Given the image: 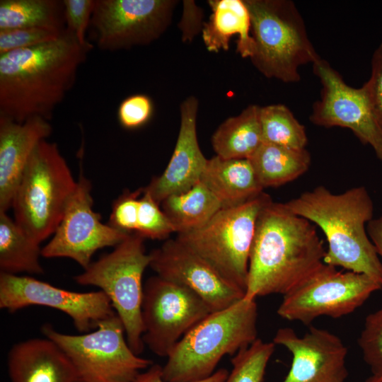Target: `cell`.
<instances>
[{"label": "cell", "instance_id": "cell-10", "mask_svg": "<svg viewBox=\"0 0 382 382\" xmlns=\"http://www.w3.org/2000/svg\"><path fill=\"white\" fill-rule=\"evenodd\" d=\"M381 288V282L365 274L339 271L323 263L283 296L277 313L305 325L320 316L338 318L354 312Z\"/></svg>", "mask_w": 382, "mask_h": 382}, {"label": "cell", "instance_id": "cell-17", "mask_svg": "<svg viewBox=\"0 0 382 382\" xmlns=\"http://www.w3.org/2000/svg\"><path fill=\"white\" fill-rule=\"evenodd\" d=\"M274 345L291 354V364L282 382H345L347 349L341 339L330 331L311 326L302 336L291 328L277 330Z\"/></svg>", "mask_w": 382, "mask_h": 382}, {"label": "cell", "instance_id": "cell-28", "mask_svg": "<svg viewBox=\"0 0 382 382\" xmlns=\"http://www.w3.org/2000/svg\"><path fill=\"white\" fill-rule=\"evenodd\" d=\"M263 142L292 149H306L308 137L305 127L283 104L260 108Z\"/></svg>", "mask_w": 382, "mask_h": 382}, {"label": "cell", "instance_id": "cell-9", "mask_svg": "<svg viewBox=\"0 0 382 382\" xmlns=\"http://www.w3.org/2000/svg\"><path fill=\"white\" fill-rule=\"evenodd\" d=\"M42 332L65 353L83 382H133L152 365L151 360L130 348L116 313L100 321L92 332L69 335L45 324Z\"/></svg>", "mask_w": 382, "mask_h": 382}, {"label": "cell", "instance_id": "cell-5", "mask_svg": "<svg viewBox=\"0 0 382 382\" xmlns=\"http://www.w3.org/2000/svg\"><path fill=\"white\" fill-rule=\"evenodd\" d=\"M250 16L255 50L250 58L267 78L284 83L300 81L299 68L320 57L305 22L289 0H243Z\"/></svg>", "mask_w": 382, "mask_h": 382}, {"label": "cell", "instance_id": "cell-16", "mask_svg": "<svg viewBox=\"0 0 382 382\" xmlns=\"http://www.w3.org/2000/svg\"><path fill=\"white\" fill-rule=\"evenodd\" d=\"M149 256V267L156 275L192 291L212 312L225 309L245 296L243 290L176 238L166 240Z\"/></svg>", "mask_w": 382, "mask_h": 382}, {"label": "cell", "instance_id": "cell-22", "mask_svg": "<svg viewBox=\"0 0 382 382\" xmlns=\"http://www.w3.org/2000/svg\"><path fill=\"white\" fill-rule=\"evenodd\" d=\"M212 13L202 28V37L209 52L227 50L232 36L238 35L237 52L250 58L255 50L248 9L241 0L209 1Z\"/></svg>", "mask_w": 382, "mask_h": 382}, {"label": "cell", "instance_id": "cell-4", "mask_svg": "<svg viewBox=\"0 0 382 382\" xmlns=\"http://www.w3.org/2000/svg\"><path fill=\"white\" fill-rule=\"evenodd\" d=\"M255 299L243 297L232 306L212 312L177 343L162 366L168 382L206 379L226 355L234 356L257 339Z\"/></svg>", "mask_w": 382, "mask_h": 382}, {"label": "cell", "instance_id": "cell-40", "mask_svg": "<svg viewBox=\"0 0 382 382\" xmlns=\"http://www.w3.org/2000/svg\"><path fill=\"white\" fill-rule=\"evenodd\" d=\"M364 382H382V376L372 375L366 379Z\"/></svg>", "mask_w": 382, "mask_h": 382}, {"label": "cell", "instance_id": "cell-13", "mask_svg": "<svg viewBox=\"0 0 382 382\" xmlns=\"http://www.w3.org/2000/svg\"><path fill=\"white\" fill-rule=\"evenodd\" d=\"M91 189L90 181L81 175L52 238L42 248V257L69 258L84 270L97 250L115 247L131 234L101 221L93 208Z\"/></svg>", "mask_w": 382, "mask_h": 382}, {"label": "cell", "instance_id": "cell-8", "mask_svg": "<svg viewBox=\"0 0 382 382\" xmlns=\"http://www.w3.org/2000/svg\"><path fill=\"white\" fill-rule=\"evenodd\" d=\"M270 198L262 192L240 205L222 208L203 226L178 233L176 239L245 294L257 219Z\"/></svg>", "mask_w": 382, "mask_h": 382}, {"label": "cell", "instance_id": "cell-21", "mask_svg": "<svg viewBox=\"0 0 382 382\" xmlns=\"http://www.w3.org/2000/svg\"><path fill=\"white\" fill-rule=\"evenodd\" d=\"M200 181L216 197L222 208L245 203L263 192L249 159H208Z\"/></svg>", "mask_w": 382, "mask_h": 382}, {"label": "cell", "instance_id": "cell-31", "mask_svg": "<svg viewBox=\"0 0 382 382\" xmlns=\"http://www.w3.org/2000/svg\"><path fill=\"white\" fill-rule=\"evenodd\" d=\"M358 345L372 375L382 376V308L366 317Z\"/></svg>", "mask_w": 382, "mask_h": 382}, {"label": "cell", "instance_id": "cell-1", "mask_svg": "<svg viewBox=\"0 0 382 382\" xmlns=\"http://www.w3.org/2000/svg\"><path fill=\"white\" fill-rule=\"evenodd\" d=\"M90 50L66 28L56 40L0 54V116L50 121Z\"/></svg>", "mask_w": 382, "mask_h": 382}, {"label": "cell", "instance_id": "cell-20", "mask_svg": "<svg viewBox=\"0 0 382 382\" xmlns=\"http://www.w3.org/2000/svg\"><path fill=\"white\" fill-rule=\"evenodd\" d=\"M11 382H78L70 359L51 340L31 338L13 345L7 357Z\"/></svg>", "mask_w": 382, "mask_h": 382}, {"label": "cell", "instance_id": "cell-26", "mask_svg": "<svg viewBox=\"0 0 382 382\" xmlns=\"http://www.w3.org/2000/svg\"><path fill=\"white\" fill-rule=\"evenodd\" d=\"M42 248L30 238L7 212H0V270L17 274H40Z\"/></svg>", "mask_w": 382, "mask_h": 382}, {"label": "cell", "instance_id": "cell-23", "mask_svg": "<svg viewBox=\"0 0 382 382\" xmlns=\"http://www.w3.org/2000/svg\"><path fill=\"white\" fill-rule=\"evenodd\" d=\"M260 108L250 105L220 125L212 138L216 156L226 159H249L255 154L263 142Z\"/></svg>", "mask_w": 382, "mask_h": 382}, {"label": "cell", "instance_id": "cell-19", "mask_svg": "<svg viewBox=\"0 0 382 382\" xmlns=\"http://www.w3.org/2000/svg\"><path fill=\"white\" fill-rule=\"evenodd\" d=\"M52 131L50 121L40 117L18 122L0 116V212L12 207L33 153Z\"/></svg>", "mask_w": 382, "mask_h": 382}, {"label": "cell", "instance_id": "cell-11", "mask_svg": "<svg viewBox=\"0 0 382 382\" xmlns=\"http://www.w3.org/2000/svg\"><path fill=\"white\" fill-rule=\"evenodd\" d=\"M212 312L189 289L158 275L151 277L144 284V343L157 356L167 357L183 337Z\"/></svg>", "mask_w": 382, "mask_h": 382}, {"label": "cell", "instance_id": "cell-29", "mask_svg": "<svg viewBox=\"0 0 382 382\" xmlns=\"http://www.w3.org/2000/svg\"><path fill=\"white\" fill-rule=\"evenodd\" d=\"M275 345L257 338L231 359L232 370L224 382H262Z\"/></svg>", "mask_w": 382, "mask_h": 382}, {"label": "cell", "instance_id": "cell-27", "mask_svg": "<svg viewBox=\"0 0 382 382\" xmlns=\"http://www.w3.org/2000/svg\"><path fill=\"white\" fill-rule=\"evenodd\" d=\"M64 25L62 1H0V30L30 27L65 29Z\"/></svg>", "mask_w": 382, "mask_h": 382}, {"label": "cell", "instance_id": "cell-32", "mask_svg": "<svg viewBox=\"0 0 382 382\" xmlns=\"http://www.w3.org/2000/svg\"><path fill=\"white\" fill-rule=\"evenodd\" d=\"M65 29L30 27L0 30V54L37 46L59 38Z\"/></svg>", "mask_w": 382, "mask_h": 382}, {"label": "cell", "instance_id": "cell-36", "mask_svg": "<svg viewBox=\"0 0 382 382\" xmlns=\"http://www.w3.org/2000/svg\"><path fill=\"white\" fill-rule=\"evenodd\" d=\"M373 112L382 127V43L373 52L371 75L363 86Z\"/></svg>", "mask_w": 382, "mask_h": 382}, {"label": "cell", "instance_id": "cell-39", "mask_svg": "<svg viewBox=\"0 0 382 382\" xmlns=\"http://www.w3.org/2000/svg\"><path fill=\"white\" fill-rule=\"evenodd\" d=\"M366 230L379 257L382 260V214L368 223Z\"/></svg>", "mask_w": 382, "mask_h": 382}, {"label": "cell", "instance_id": "cell-30", "mask_svg": "<svg viewBox=\"0 0 382 382\" xmlns=\"http://www.w3.org/2000/svg\"><path fill=\"white\" fill-rule=\"evenodd\" d=\"M159 206L143 188L135 233L144 239L164 240L175 232L172 224Z\"/></svg>", "mask_w": 382, "mask_h": 382}, {"label": "cell", "instance_id": "cell-14", "mask_svg": "<svg viewBox=\"0 0 382 382\" xmlns=\"http://www.w3.org/2000/svg\"><path fill=\"white\" fill-rule=\"evenodd\" d=\"M30 306L57 309L70 317L81 333L96 329L115 311L102 291L76 292L29 276L0 272V308L8 312Z\"/></svg>", "mask_w": 382, "mask_h": 382}, {"label": "cell", "instance_id": "cell-37", "mask_svg": "<svg viewBox=\"0 0 382 382\" xmlns=\"http://www.w3.org/2000/svg\"><path fill=\"white\" fill-rule=\"evenodd\" d=\"M183 6L180 28L183 33V40L191 41L202 28V13L201 9L192 1H185Z\"/></svg>", "mask_w": 382, "mask_h": 382}, {"label": "cell", "instance_id": "cell-12", "mask_svg": "<svg viewBox=\"0 0 382 382\" xmlns=\"http://www.w3.org/2000/svg\"><path fill=\"white\" fill-rule=\"evenodd\" d=\"M176 3L95 0L90 25L98 49L117 51L152 42L168 27Z\"/></svg>", "mask_w": 382, "mask_h": 382}, {"label": "cell", "instance_id": "cell-35", "mask_svg": "<svg viewBox=\"0 0 382 382\" xmlns=\"http://www.w3.org/2000/svg\"><path fill=\"white\" fill-rule=\"evenodd\" d=\"M153 112L151 100L144 94H134L122 101L117 110L120 125L128 129L144 125Z\"/></svg>", "mask_w": 382, "mask_h": 382}, {"label": "cell", "instance_id": "cell-24", "mask_svg": "<svg viewBox=\"0 0 382 382\" xmlns=\"http://www.w3.org/2000/svg\"><path fill=\"white\" fill-rule=\"evenodd\" d=\"M249 160L264 189L283 185L304 174L310 168L311 156L306 149L262 142Z\"/></svg>", "mask_w": 382, "mask_h": 382}, {"label": "cell", "instance_id": "cell-15", "mask_svg": "<svg viewBox=\"0 0 382 382\" xmlns=\"http://www.w3.org/2000/svg\"><path fill=\"white\" fill-rule=\"evenodd\" d=\"M314 74L322 85L320 97L313 105L311 122L324 127L350 129L363 144L369 145L382 161V127L378 122L365 89L347 85L325 59L313 64Z\"/></svg>", "mask_w": 382, "mask_h": 382}, {"label": "cell", "instance_id": "cell-33", "mask_svg": "<svg viewBox=\"0 0 382 382\" xmlns=\"http://www.w3.org/2000/svg\"><path fill=\"white\" fill-rule=\"evenodd\" d=\"M143 188L127 191L113 203L109 224L119 230L132 233L137 229L140 197Z\"/></svg>", "mask_w": 382, "mask_h": 382}, {"label": "cell", "instance_id": "cell-34", "mask_svg": "<svg viewBox=\"0 0 382 382\" xmlns=\"http://www.w3.org/2000/svg\"><path fill=\"white\" fill-rule=\"evenodd\" d=\"M66 28L71 32L83 47L91 49L86 39L91 23L95 0H63Z\"/></svg>", "mask_w": 382, "mask_h": 382}, {"label": "cell", "instance_id": "cell-6", "mask_svg": "<svg viewBox=\"0 0 382 382\" xmlns=\"http://www.w3.org/2000/svg\"><path fill=\"white\" fill-rule=\"evenodd\" d=\"M77 185L57 144L42 141L33 153L13 198L14 219L41 243L53 235Z\"/></svg>", "mask_w": 382, "mask_h": 382}, {"label": "cell", "instance_id": "cell-41", "mask_svg": "<svg viewBox=\"0 0 382 382\" xmlns=\"http://www.w3.org/2000/svg\"><path fill=\"white\" fill-rule=\"evenodd\" d=\"M78 382H83V381H78Z\"/></svg>", "mask_w": 382, "mask_h": 382}, {"label": "cell", "instance_id": "cell-2", "mask_svg": "<svg viewBox=\"0 0 382 382\" xmlns=\"http://www.w3.org/2000/svg\"><path fill=\"white\" fill-rule=\"evenodd\" d=\"M325 253L313 224L270 198L257 216L244 297L284 296L324 263Z\"/></svg>", "mask_w": 382, "mask_h": 382}, {"label": "cell", "instance_id": "cell-18", "mask_svg": "<svg viewBox=\"0 0 382 382\" xmlns=\"http://www.w3.org/2000/svg\"><path fill=\"white\" fill-rule=\"evenodd\" d=\"M197 110L198 101L194 96L181 103L180 130L169 163L161 175L144 187L160 205L168 197L185 192L197 184L207 165L208 159L197 140Z\"/></svg>", "mask_w": 382, "mask_h": 382}, {"label": "cell", "instance_id": "cell-25", "mask_svg": "<svg viewBox=\"0 0 382 382\" xmlns=\"http://www.w3.org/2000/svg\"><path fill=\"white\" fill-rule=\"evenodd\" d=\"M161 205L178 234L203 226L222 209L200 180L188 190L168 197Z\"/></svg>", "mask_w": 382, "mask_h": 382}, {"label": "cell", "instance_id": "cell-3", "mask_svg": "<svg viewBox=\"0 0 382 382\" xmlns=\"http://www.w3.org/2000/svg\"><path fill=\"white\" fill-rule=\"evenodd\" d=\"M284 203L323 232L328 242L324 263L365 274L382 284V262L366 228L374 219V207L365 187L335 194L318 185Z\"/></svg>", "mask_w": 382, "mask_h": 382}, {"label": "cell", "instance_id": "cell-38", "mask_svg": "<svg viewBox=\"0 0 382 382\" xmlns=\"http://www.w3.org/2000/svg\"><path fill=\"white\" fill-rule=\"evenodd\" d=\"M226 369L216 371L206 379L192 382H224L228 376ZM133 382H168L162 377V366L158 364L151 365L145 372H141Z\"/></svg>", "mask_w": 382, "mask_h": 382}, {"label": "cell", "instance_id": "cell-7", "mask_svg": "<svg viewBox=\"0 0 382 382\" xmlns=\"http://www.w3.org/2000/svg\"><path fill=\"white\" fill-rule=\"evenodd\" d=\"M144 241L138 233H131L112 252L91 262L82 273L74 277L77 284L98 287L108 296L124 325L127 342L137 355L145 346L141 316L142 277L150 264Z\"/></svg>", "mask_w": 382, "mask_h": 382}]
</instances>
